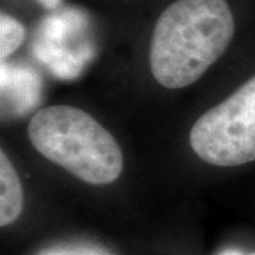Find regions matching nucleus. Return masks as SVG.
Instances as JSON below:
<instances>
[{
    "label": "nucleus",
    "mask_w": 255,
    "mask_h": 255,
    "mask_svg": "<svg viewBox=\"0 0 255 255\" xmlns=\"http://www.w3.org/2000/svg\"><path fill=\"white\" fill-rule=\"evenodd\" d=\"M234 17L226 0H177L156 23L149 63L164 88L196 82L227 50Z\"/></svg>",
    "instance_id": "nucleus-1"
},
{
    "label": "nucleus",
    "mask_w": 255,
    "mask_h": 255,
    "mask_svg": "<svg viewBox=\"0 0 255 255\" xmlns=\"http://www.w3.org/2000/svg\"><path fill=\"white\" fill-rule=\"evenodd\" d=\"M28 139L47 160L90 184H110L124 169L114 136L85 111L50 105L30 119Z\"/></svg>",
    "instance_id": "nucleus-2"
},
{
    "label": "nucleus",
    "mask_w": 255,
    "mask_h": 255,
    "mask_svg": "<svg viewBox=\"0 0 255 255\" xmlns=\"http://www.w3.org/2000/svg\"><path fill=\"white\" fill-rule=\"evenodd\" d=\"M189 142L199 159L213 166L255 162V75L196 121Z\"/></svg>",
    "instance_id": "nucleus-3"
},
{
    "label": "nucleus",
    "mask_w": 255,
    "mask_h": 255,
    "mask_svg": "<svg viewBox=\"0 0 255 255\" xmlns=\"http://www.w3.org/2000/svg\"><path fill=\"white\" fill-rule=\"evenodd\" d=\"M24 206V193L17 173L6 156L0 152V226L6 227L14 223Z\"/></svg>",
    "instance_id": "nucleus-4"
},
{
    "label": "nucleus",
    "mask_w": 255,
    "mask_h": 255,
    "mask_svg": "<svg viewBox=\"0 0 255 255\" xmlns=\"http://www.w3.org/2000/svg\"><path fill=\"white\" fill-rule=\"evenodd\" d=\"M26 36L23 24L6 13L0 16V58L6 60L21 46Z\"/></svg>",
    "instance_id": "nucleus-5"
},
{
    "label": "nucleus",
    "mask_w": 255,
    "mask_h": 255,
    "mask_svg": "<svg viewBox=\"0 0 255 255\" xmlns=\"http://www.w3.org/2000/svg\"><path fill=\"white\" fill-rule=\"evenodd\" d=\"M37 1L41 3L46 9H55L61 3V0H37Z\"/></svg>",
    "instance_id": "nucleus-6"
},
{
    "label": "nucleus",
    "mask_w": 255,
    "mask_h": 255,
    "mask_svg": "<svg viewBox=\"0 0 255 255\" xmlns=\"http://www.w3.org/2000/svg\"><path fill=\"white\" fill-rule=\"evenodd\" d=\"M251 255H255V253H254V254H251Z\"/></svg>",
    "instance_id": "nucleus-7"
}]
</instances>
